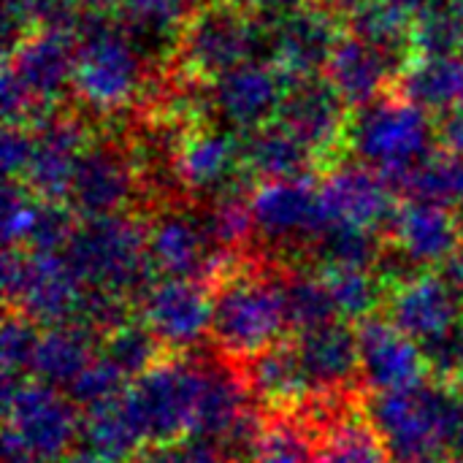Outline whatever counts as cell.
Wrapping results in <instances>:
<instances>
[{"label":"cell","instance_id":"obj_1","mask_svg":"<svg viewBox=\"0 0 463 463\" xmlns=\"http://www.w3.org/2000/svg\"><path fill=\"white\" fill-rule=\"evenodd\" d=\"M285 263L260 252L231 260L212 282L214 353L236 366L258 358L288 339Z\"/></svg>","mask_w":463,"mask_h":463},{"label":"cell","instance_id":"obj_2","mask_svg":"<svg viewBox=\"0 0 463 463\" xmlns=\"http://www.w3.org/2000/svg\"><path fill=\"white\" fill-rule=\"evenodd\" d=\"M71 100L100 128L122 125L138 109L155 65L117 22H81Z\"/></svg>","mask_w":463,"mask_h":463},{"label":"cell","instance_id":"obj_3","mask_svg":"<svg viewBox=\"0 0 463 463\" xmlns=\"http://www.w3.org/2000/svg\"><path fill=\"white\" fill-rule=\"evenodd\" d=\"M366 415L393 463H437L453 445L463 420L458 388L426 380L407 391L366 396Z\"/></svg>","mask_w":463,"mask_h":463},{"label":"cell","instance_id":"obj_4","mask_svg":"<svg viewBox=\"0 0 463 463\" xmlns=\"http://www.w3.org/2000/svg\"><path fill=\"white\" fill-rule=\"evenodd\" d=\"M62 255L87 290L133 304L157 279L146 250V217L141 214L79 220Z\"/></svg>","mask_w":463,"mask_h":463},{"label":"cell","instance_id":"obj_5","mask_svg":"<svg viewBox=\"0 0 463 463\" xmlns=\"http://www.w3.org/2000/svg\"><path fill=\"white\" fill-rule=\"evenodd\" d=\"M260 41L269 38L247 5L236 0H206L190 11L163 65L190 84L212 87L231 71L252 62Z\"/></svg>","mask_w":463,"mask_h":463},{"label":"cell","instance_id":"obj_6","mask_svg":"<svg viewBox=\"0 0 463 463\" xmlns=\"http://www.w3.org/2000/svg\"><path fill=\"white\" fill-rule=\"evenodd\" d=\"M81 439V410L41 380H3V463H62Z\"/></svg>","mask_w":463,"mask_h":463},{"label":"cell","instance_id":"obj_7","mask_svg":"<svg viewBox=\"0 0 463 463\" xmlns=\"http://www.w3.org/2000/svg\"><path fill=\"white\" fill-rule=\"evenodd\" d=\"M68 206L79 214V220L119 214L149 217L155 212L149 179L119 128H103L79 157Z\"/></svg>","mask_w":463,"mask_h":463},{"label":"cell","instance_id":"obj_8","mask_svg":"<svg viewBox=\"0 0 463 463\" xmlns=\"http://www.w3.org/2000/svg\"><path fill=\"white\" fill-rule=\"evenodd\" d=\"M203 385L201 355H165L125 391L128 407L144 434L146 450L182 442L193 434Z\"/></svg>","mask_w":463,"mask_h":463},{"label":"cell","instance_id":"obj_9","mask_svg":"<svg viewBox=\"0 0 463 463\" xmlns=\"http://www.w3.org/2000/svg\"><path fill=\"white\" fill-rule=\"evenodd\" d=\"M87 288L73 274L62 252H3L5 309L19 312L41 328L79 323Z\"/></svg>","mask_w":463,"mask_h":463},{"label":"cell","instance_id":"obj_10","mask_svg":"<svg viewBox=\"0 0 463 463\" xmlns=\"http://www.w3.org/2000/svg\"><path fill=\"white\" fill-rule=\"evenodd\" d=\"M277 119L309 152L317 179L355 157V111L326 76L296 81Z\"/></svg>","mask_w":463,"mask_h":463},{"label":"cell","instance_id":"obj_11","mask_svg":"<svg viewBox=\"0 0 463 463\" xmlns=\"http://www.w3.org/2000/svg\"><path fill=\"white\" fill-rule=\"evenodd\" d=\"M250 206L255 239L266 247L260 255L285 266L307 263L309 247L328 228L320 179L263 182L252 190Z\"/></svg>","mask_w":463,"mask_h":463},{"label":"cell","instance_id":"obj_12","mask_svg":"<svg viewBox=\"0 0 463 463\" xmlns=\"http://www.w3.org/2000/svg\"><path fill=\"white\" fill-rule=\"evenodd\" d=\"M434 152L431 117L399 98H385L355 114V157L377 168L396 190Z\"/></svg>","mask_w":463,"mask_h":463},{"label":"cell","instance_id":"obj_13","mask_svg":"<svg viewBox=\"0 0 463 463\" xmlns=\"http://www.w3.org/2000/svg\"><path fill=\"white\" fill-rule=\"evenodd\" d=\"M79 46V33L57 27L30 30L11 46H5L3 76H8L24 92L35 111V119L71 103Z\"/></svg>","mask_w":463,"mask_h":463},{"label":"cell","instance_id":"obj_14","mask_svg":"<svg viewBox=\"0 0 463 463\" xmlns=\"http://www.w3.org/2000/svg\"><path fill=\"white\" fill-rule=\"evenodd\" d=\"M146 250L157 277L214 282L236 258H225L209 241L195 203L179 198L157 206L146 217Z\"/></svg>","mask_w":463,"mask_h":463},{"label":"cell","instance_id":"obj_15","mask_svg":"<svg viewBox=\"0 0 463 463\" xmlns=\"http://www.w3.org/2000/svg\"><path fill=\"white\" fill-rule=\"evenodd\" d=\"M350 5L353 0H309L269 35V60L296 81L323 76L347 35Z\"/></svg>","mask_w":463,"mask_h":463},{"label":"cell","instance_id":"obj_16","mask_svg":"<svg viewBox=\"0 0 463 463\" xmlns=\"http://www.w3.org/2000/svg\"><path fill=\"white\" fill-rule=\"evenodd\" d=\"M136 312L168 355H187L212 331V285L157 277L138 296Z\"/></svg>","mask_w":463,"mask_h":463},{"label":"cell","instance_id":"obj_17","mask_svg":"<svg viewBox=\"0 0 463 463\" xmlns=\"http://www.w3.org/2000/svg\"><path fill=\"white\" fill-rule=\"evenodd\" d=\"M293 84L271 60H252L209 87L212 117L239 136L252 133L279 117Z\"/></svg>","mask_w":463,"mask_h":463},{"label":"cell","instance_id":"obj_18","mask_svg":"<svg viewBox=\"0 0 463 463\" xmlns=\"http://www.w3.org/2000/svg\"><path fill=\"white\" fill-rule=\"evenodd\" d=\"M361 353V385L369 396L415 388L431 380L426 355L415 339L388 317L374 315L355 326Z\"/></svg>","mask_w":463,"mask_h":463},{"label":"cell","instance_id":"obj_19","mask_svg":"<svg viewBox=\"0 0 463 463\" xmlns=\"http://www.w3.org/2000/svg\"><path fill=\"white\" fill-rule=\"evenodd\" d=\"M385 317L423 347L461 326L463 304L442 282V277L429 269L388 288Z\"/></svg>","mask_w":463,"mask_h":463},{"label":"cell","instance_id":"obj_20","mask_svg":"<svg viewBox=\"0 0 463 463\" xmlns=\"http://www.w3.org/2000/svg\"><path fill=\"white\" fill-rule=\"evenodd\" d=\"M383 236L388 250L418 271L442 266L463 244L456 209L415 198L399 201Z\"/></svg>","mask_w":463,"mask_h":463},{"label":"cell","instance_id":"obj_21","mask_svg":"<svg viewBox=\"0 0 463 463\" xmlns=\"http://www.w3.org/2000/svg\"><path fill=\"white\" fill-rule=\"evenodd\" d=\"M320 201L328 225H355L385 233L399 201L388 179L366 165L347 163L320 179Z\"/></svg>","mask_w":463,"mask_h":463},{"label":"cell","instance_id":"obj_22","mask_svg":"<svg viewBox=\"0 0 463 463\" xmlns=\"http://www.w3.org/2000/svg\"><path fill=\"white\" fill-rule=\"evenodd\" d=\"M301 364L320 396L366 393L361 385L358 331L347 320H334L290 336Z\"/></svg>","mask_w":463,"mask_h":463},{"label":"cell","instance_id":"obj_23","mask_svg":"<svg viewBox=\"0 0 463 463\" xmlns=\"http://www.w3.org/2000/svg\"><path fill=\"white\" fill-rule=\"evenodd\" d=\"M244 383L258 410L266 415H296L320 399L315 383L309 380L293 339L260 353L241 366Z\"/></svg>","mask_w":463,"mask_h":463},{"label":"cell","instance_id":"obj_24","mask_svg":"<svg viewBox=\"0 0 463 463\" xmlns=\"http://www.w3.org/2000/svg\"><path fill=\"white\" fill-rule=\"evenodd\" d=\"M402 68L404 65L399 60H393L391 54H385L347 33L345 41L336 46L323 76L336 87L342 100L358 114V111L391 98Z\"/></svg>","mask_w":463,"mask_h":463},{"label":"cell","instance_id":"obj_25","mask_svg":"<svg viewBox=\"0 0 463 463\" xmlns=\"http://www.w3.org/2000/svg\"><path fill=\"white\" fill-rule=\"evenodd\" d=\"M252 407L255 402L244 383L241 366L220 355L203 358V385L190 437L220 445Z\"/></svg>","mask_w":463,"mask_h":463},{"label":"cell","instance_id":"obj_26","mask_svg":"<svg viewBox=\"0 0 463 463\" xmlns=\"http://www.w3.org/2000/svg\"><path fill=\"white\" fill-rule=\"evenodd\" d=\"M98 353H100V334L87 326L68 323V326L43 328L35 347L30 377L68 393L71 385L95 364Z\"/></svg>","mask_w":463,"mask_h":463},{"label":"cell","instance_id":"obj_27","mask_svg":"<svg viewBox=\"0 0 463 463\" xmlns=\"http://www.w3.org/2000/svg\"><path fill=\"white\" fill-rule=\"evenodd\" d=\"M241 160L247 176L255 184L317 179L309 152L293 138V133L279 119L241 136Z\"/></svg>","mask_w":463,"mask_h":463},{"label":"cell","instance_id":"obj_28","mask_svg":"<svg viewBox=\"0 0 463 463\" xmlns=\"http://www.w3.org/2000/svg\"><path fill=\"white\" fill-rule=\"evenodd\" d=\"M431 119L463 103V57H410L391 92Z\"/></svg>","mask_w":463,"mask_h":463},{"label":"cell","instance_id":"obj_29","mask_svg":"<svg viewBox=\"0 0 463 463\" xmlns=\"http://www.w3.org/2000/svg\"><path fill=\"white\" fill-rule=\"evenodd\" d=\"M415 19L412 11L393 0H353L347 8V33L407 65L412 57Z\"/></svg>","mask_w":463,"mask_h":463},{"label":"cell","instance_id":"obj_30","mask_svg":"<svg viewBox=\"0 0 463 463\" xmlns=\"http://www.w3.org/2000/svg\"><path fill=\"white\" fill-rule=\"evenodd\" d=\"M193 8V0H130L117 24L152 62H165Z\"/></svg>","mask_w":463,"mask_h":463},{"label":"cell","instance_id":"obj_31","mask_svg":"<svg viewBox=\"0 0 463 463\" xmlns=\"http://www.w3.org/2000/svg\"><path fill=\"white\" fill-rule=\"evenodd\" d=\"M79 442L84 445L81 453L117 463H128L130 458L136 461L146 450L144 434L128 407L125 393L103 407L81 412V439Z\"/></svg>","mask_w":463,"mask_h":463},{"label":"cell","instance_id":"obj_32","mask_svg":"<svg viewBox=\"0 0 463 463\" xmlns=\"http://www.w3.org/2000/svg\"><path fill=\"white\" fill-rule=\"evenodd\" d=\"M388 252L385 236L355 225H328L307 252V263L323 271L355 269L377 271Z\"/></svg>","mask_w":463,"mask_h":463},{"label":"cell","instance_id":"obj_33","mask_svg":"<svg viewBox=\"0 0 463 463\" xmlns=\"http://www.w3.org/2000/svg\"><path fill=\"white\" fill-rule=\"evenodd\" d=\"M317 463H393L366 415V399L317 437Z\"/></svg>","mask_w":463,"mask_h":463},{"label":"cell","instance_id":"obj_34","mask_svg":"<svg viewBox=\"0 0 463 463\" xmlns=\"http://www.w3.org/2000/svg\"><path fill=\"white\" fill-rule=\"evenodd\" d=\"M285 301L293 334L312 331L339 320L323 271L309 263L285 266Z\"/></svg>","mask_w":463,"mask_h":463},{"label":"cell","instance_id":"obj_35","mask_svg":"<svg viewBox=\"0 0 463 463\" xmlns=\"http://www.w3.org/2000/svg\"><path fill=\"white\" fill-rule=\"evenodd\" d=\"M109 366H114L128 383L146 374L155 364H160L168 353L157 342V336L141 323L138 315L125 320L122 326L111 328L100 336V353Z\"/></svg>","mask_w":463,"mask_h":463},{"label":"cell","instance_id":"obj_36","mask_svg":"<svg viewBox=\"0 0 463 463\" xmlns=\"http://www.w3.org/2000/svg\"><path fill=\"white\" fill-rule=\"evenodd\" d=\"M399 193L415 201L458 209L463 206V155L434 149L407 174Z\"/></svg>","mask_w":463,"mask_h":463},{"label":"cell","instance_id":"obj_37","mask_svg":"<svg viewBox=\"0 0 463 463\" xmlns=\"http://www.w3.org/2000/svg\"><path fill=\"white\" fill-rule=\"evenodd\" d=\"M323 277H326V285L331 290L339 320L358 326V323L385 312L388 285L377 271L334 269V271H323Z\"/></svg>","mask_w":463,"mask_h":463},{"label":"cell","instance_id":"obj_38","mask_svg":"<svg viewBox=\"0 0 463 463\" xmlns=\"http://www.w3.org/2000/svg\"><path fill=\"white\" fill-rule=\"evenodd\" d=\"M250 463H317V437L296 415H266V431Z\"/></svg>","mask_w":463,"mask_h":463},{"label":"cell","instance_id":"obj_39","mask_svg":"<svg viewBox=\"0 0 463 463\" xmlns=\"http://www.w3.org/2000/svg\"><path fill=\"white\" fill-rule=\"evenodd\" d=\"M41 326L22 317L19 312L5 309L3 331H0V361H3V380H22L30 377L35 347L41 339Z\"/></svg>","mask_w":463,"mask_h":463},{"label":"cell","instance_id":"obj_40","mask_svg":"<svg viewBox=\"0 0 463 463\" xmlns=\"http://www.w3.org/2000/svg\"><path fill=\"white\" fill-rule=\"evenodd\" d=\"M128 385H130V383H128L114 366H109V364L98 355L95 364L71 385L68 396H71V402H73L81 412H87V410H95V407H103V404L114 402L117 396L125 393Z\"/></svg>","mask_w":463,"mask_h":463},{"label":"cell","instance_id":"obj_41","mask_svg":"<svg viewBox=\"0 0 463 463\" xmlns=\"http://www.w3.org/2000/svg\"><path fill=\"white\" fill-rule=\"evenodd\" d=\"M41 209V198H35L22 182H5L3 193V244L5 250L11 247H24L35 217Z\"/></svg>","mask_w":463,"mask_h":463},{"label":"cell","instance_id":"obj_42","mask_svg":"<svg viewBox=\"0 0 463 463\" xmlns=\"http://www.w3.org/2000/svg\"><path fill=\"white\" fill-rule=\"evenodd\" d=\"M133 463H231L222 450L206 439H195L187 437L182 442L174 445H163V448H149L144 450Z\"/></svg>","mask_w":463,"mask_h":463},{"label":"cell","instance_id":"obj_43","mask_svg":"<svg viewBox=\"0 0 463 463\" xmlns=\"http://www.w3.org/2000/svg\"><path fill=\"white\" fill-rule=\"evenodd\" d=\"M30 157H33V133H30V128L5 125V130H3V168H5V182L22 179Z\"/></svg>","mask_w":463,"mask_h":463},{"label":"cell","instance_id":"obj_44","mask_svg":"<svg viewBox=\"0 0 463 463\" xmlns=\"http://www.w3.org/2000/svg\"><path fill=\"white\" fill-rule=\"evenodd\" d=\"M307 3L309 0H247V8H250V14L255 16V22L260 24V30L269 38L288 16H293Z\"/></svg>","mask_w":463,"mask_h":463},{"label":"cell","instance_id":"obj_45","mask_svg":"<svg viewBox=\"0 0 463 463\" xmlns=\"http://www.w3.org/2000/svg\"><path fill=\"white\" fill-rule=\"evenodd\" d=\"M434 149L463 155V103L434 117Z\"/></svg>","mask_w":463,"mask_h":463},{"label":"cell","instance_id":"obj_46","mask_svg":"<svg viewBox=\"0 0 463 463\" xmlns=\"http://www.w3.org/2000/svg\"><path fill=\"white\" fill-rule=\"evenodd\" d=\"M128 3L130 0H76V8L81 14V22L103 24V22H119Z\"/></svg>","mask_w":463,"mask_h":463},{"label":"cell","instance_id":"obj_47","mask_svg":"<svg viewBox=\"0 0 463 463\" xmlns=\"http://www.w3.org/2000/svg\"><path fill=\"white\" fill-rule=\"evenodd\" d=\"M62 463H117V461H106V458H98V456H90V453H73L71 458H65Z\"/></svg>","mask_w":463,"mask_h":463},{"label":"cell","instance_id":"obj_48","mask_svg":"<svg viewBox=\"0 0 463 463\" xmlns=\"http://www.w3.org/2000/svg\"><path fill=\"white\" fill-rule=\"evenodd\" d=\"M450 450H453V458L463 463V420L461 426H458V434H456L453 445H450Z\"/></svg>","mask_w":463,"mask_h":463},{"label":"cell","instance_id":"obj_49","mask_svg":"<svg viewBox=\"0 0 463 463\" xmlns=\"http://www.w3.org/2000/svg\"><path fill=\"white\" fill-rule=\"evenodd\" d=\"M456 220H458V228H461V239H463V206L456 209Z\"/></svg>","mask_w":463,"mask_h":463},{"label":"cell","instance_id":"obj_50","mask_svg":"<svg viewBox=\"0 0 463 463\" xmlns=\"http://www.w3.org/2000/svg\"><path fill=\"white\" fill-rule=\"evenodd\" d=\"M437 463H461V461H456V458H442V461H437Z\"/></svg>","mask_w":463,"mask_h":463},{"label":"cell","instance_id":"obj_51","mask_svg":"<svg viewBox=\"0 0 463 463\" xmlns=\"http://www.w3.org/2000/svg\"><path fill=\"white\" fill-rule=\"evenodd\" d=\"M193 3H195V5H198V3H206V0H193Z\"/></svg>","mask_w":463,"mask_h":463}]
</instances>
